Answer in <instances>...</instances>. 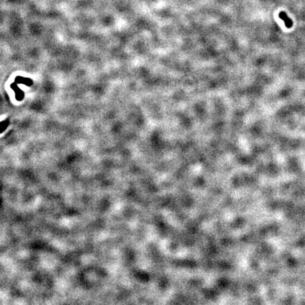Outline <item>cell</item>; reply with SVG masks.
<instances>
[{
  "label": "cell",
  "mask_w": 305,
  "mask_h": 305,
  "mask_svg": "<svg viewBox=\"0 0 305 305\" xmlns=\"http://www.w3.org/2000/svg\"><path fill=\"white\" fill-rule=\"evenodd\" d=\"M279 18L282 20L284 21L285 22V25L286 26L287 29H290L292 26H293V22L291 19L289 18L288 16L287 15V14L284 11H281L279 14Z\"/></svg>",
  "instance_id": "1"
}]
</instances>
